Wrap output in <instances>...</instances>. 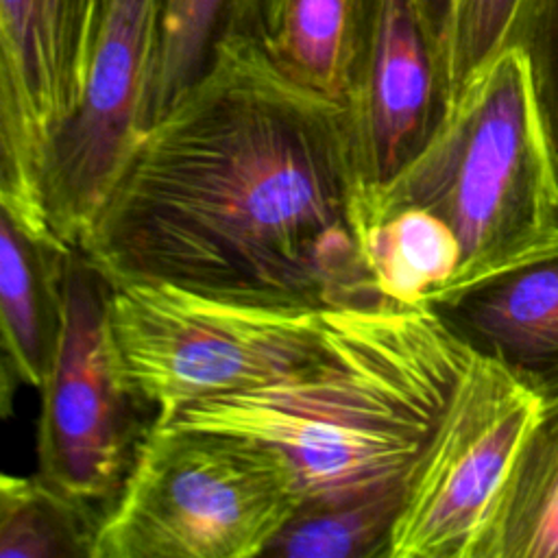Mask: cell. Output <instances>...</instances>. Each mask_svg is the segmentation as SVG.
<instances>
[{
	"mask_svg": "<svg viewBox=\"0 0 558 558\" xmlns=\"http://www.w3.org/2000/svg\"><path fill=\"white\" fill-rule=\"evenodd\" d=\"M347 107L231 35L140 137L76 246L111 283L340 310L384 301L355 231Z\"/></svg>",
	"mask_w": 558,
	"mask_h": 558,
	"instance_id": "obj_1",
	"label": "cell"
},
{
	"mask_svg": "<svg viewBox=\"0 0 558 558\" xmlns=\"http://www.w3.org/2000/svg\"><path fill=\"white\" fill-rule=\"evenodd\" d=\"M471 355L432 305L329 310L327 347L314 362L163 423L270 445L294 469L303 501L355 499L410 480Z\"/></svg>",
	"mask_w": 558,
	"mask_h": 558,
	"instance_id": "obj_2",
	"label": "cell"
},
{
	"mask_svg": "<svg viewBox=\"0 0 558 558\" xmlns=\"http://www.w3.org/2000/svg\"><path fill=\"white\" fill-rule=\"evenodd\" d=\"M357 203L416 205L451 227L462 259L440 303L558 238V177L523 52L504 50L453 100L429 144L388 183L360 185Z\"/></svg>",
	"mask_w": 558,
	"mask_h": 558,
	"instance_id": "obj_3",
	"label": "cell"
},
{
	"mask_svg": "<svg viewBox=\"0 0 558 558\" xmlns=\"http://www.w3.org/2000/svg\"><path fill=\"white\" fill-rule=\"evenodd\" d=\"M301 504L294 469L270 445L157 418L94 558H257Z\"/></svg>",
	"mask_w": 558,
	"mask_h": 558,
	"instance_id": "obj_4",
	"label": "cell"
},
{
	"mask_svg": "<svg viewBox=\"0 0 558 558\" xmlns=\"http://www.w3.org/2000/svg\"><path fill=\"white\" fill-rule=\"evenodd\" d=\"M111 320L159 421L281 381L314 362L329 336V310L242 303L170 283L111 286Z\"/></svg>",
	"mask_w": 558,
	"mask_h": 558,
	"instance_id": "obj_5",
	"label": "cell"
},
{
	"mask_svg": "<svg viewBox=\"0 0 558 558\" xmlns=\"http://www.w3.org/2000/svg\"><path fill=\"white\" fill-rule=\"evenodd\" d=\"M41 390L37 473L98 508L118 499L157 410L135 386L111 320V283L72 248L57 353Z\"/></svg>",
	"mask_w": 558,
	"mask_h": 558,
	"instance_id": "obj_6",
	"label": "cell"
},
{
	"mask_svg": "<svg viewBox=\"0 0 558 558\" xmlns=\"http://www.w3.org/2000/svg\"><path fill=\"white\" fill-rule=\"evenodd\" d=\"M543 403L501 362L473 351L410 473L390 558H471Z\"/></svg>",
	"mask_w": 558,
	"mask_h": 558,
	"instance_id": "obj_7",
	"label": "cell"
},
{
	"mask_svg": "<svg viewBox=\"0 0 558 558\" xmlns=\"http://www.w3.org/2000/svg\"><path fill=\"white\" fill-rule=\"evenodd\" d=\"M107 2L0 0V211L41 242L61 244L44 172L81 105Z\"/></svg>",
	"mask_w": 558,
	"mask_h": 558,
	"instance_id": "obj_8",
	"label": "cell"
},
{
	"mask_svg": "<svg viewBox=\"0 0 558 558\" xmlns=\"http://www.w3.org/2000/svg\"><path fill=\"white\" fill-rule=\"evenodd\" d=\"M161 0H109L81 105L54 140L44 196L52 233L74 248L150 126Z\"/></svg>",
	"mask_w": 558,
	"mask_h": 558,
	"instance_id": "obj_9",
	"label": "cell"
},
{
	"mask_svg": "<svg viewBox=\"0 0 558 558\" xmlns=\"http://www.w3.org/2000/svg\"><path fill=\"white\" fill-rule=\"evenodd\" d=\"M344 107L364 187L388 183L440 129L451 109L449 70L414 0H375L368 48Z\"/></svg>",
	"mask_w": 558,
	"mask_h": 558,
	"instance_id": "obj_10",
	"label": "cell"
},
{
	"mask_svg": "<svg viewBox=\"0 0 558 558\" xmlns=\"http://www.w3.org/2000/svg\"><path fill=\"white\" fill-rule=\"evenodd\" d=\"M436 310L475 353L543 399L558 395V238Z\"/></svg>",
	"mask_w": 558,
	"mask_h": 558,
	"instance_id": "obj_11",
	"label": "cell"
},
{
	"mask_svg": "<svg viewBox=\"0 0 558 558\" xmlns=\"http://www.w3.org/2000/svg\"><path fill=\"white\" fill-rule=\"evenodd\" d=\"M68 246L41 242L0 211L2 373L41 388L63 318Z\"/></svg>",
	"mask_w": 558,
	"mask_h": 558,
	"instance_id": "obj_12",
	"label": "cell"
},
{
	"mask_svg": "<svg viewBox=\"0 0 558 558\" xmlns=\"http://www.w3.org/2000/svg\"><path fill=\"white\" fill-rule=\"evenodd\" d=\"M355 231L379 296L397 305H432L451 288L460 242L451 227L416 205L366 207L355 196Z\"/></svg>",
	"mask_w": 558,
	"mask_h": 558,
	"instance_id": "obj_13",
	"label": "cell"
},
{
	"mask_svg": "<svg viewBox=\"0 0 558 558\" xmlns=\"http://www.w3.org/2000/svg\"><path fill=\"white\" fill-rule=\"evenodd\" d=\"M471 558H558V395L521 442Z\"/></svg>",
	"mask_w": 558,
	"mask_h": 558,
	"instance_id": "obj_14",
	"label": "cell"
},
{
	"mask_svg": "<svg viewBox=\"0 0 558 558\" xmlns=\"http://www.w3.org/2000/svg\"><path fill=\"white\" fill-rule=\"evenodd\" d=\"M373 15L375 0H286L262 41L286 76L344 105L368 48Z\"/></svg>",
	"mask_w": 558,
	"mask_h": 558,
	"instance_id": "obj_15",
	"label": "cell"
},
{
	"mask_svg": "<svg viewBox=\"0 0 558 558\" xmlns=\"http://www.w3.org/2000/svg\"><path fill=\"white\" fill-rule=\"evenodd\" d=\"M231 35L264 39L259 0H161L150 124L203 76Z\"/></svg>",
	"mask_w": 558,
	"mask_h": 558,
	"instance_id": "obj_16",
	"label": "cell"
},
{
	"mask_svg": "<svg viewBox=\"0 0 558 558\" xmlns=\"http://www.w3.org/2000/svg\"><path fill=\"white\" fill-rule=\"evenodd\" d=\"M102 517L39 473L0 477L2 558H94Z\"/></svg>",
	"mask_w": 558,
	"mask_h": 558,
	"instance_id": "obj_17",
	"label": "cell"
},
{
	"mask_svg": "<svg viewBox=\"0 0 558 558\" xmlns=\"http://www.w3.org/2000/svg\"><path fill=\"white\" fill-rule=\"evenodd\" d=\"M408 482L344 501H303L264 549L281 558H390Z\"/></svg>",
	"mask_w": 558,
	"mask_h": 558,
	"instance_id": "obj_18",
	"label": "cell"
},
{
	"mask_svg": "<svg viewBox=\"0 0 558 558\" xmlns=\"http://www.w3.org/2000/svg\"><path fill=\"white\" fill-rule=\"evenodd\" d=\"M530 0H453L449 31L451 105L504 50L512 48Z\"/></svg>",
	"mask_w": 558,
	"mask_h": 558,
	"instance_id": "obj_19",
	"label": "cell"
},
{
	"mask_svg": "<svg viewBox=\"0 0 558 558\" xmlns=\"http://www.w3.org/2000/svg\"><path fill=\"white\" fill-rule=\"evenodd\" d=\"M512 46L525 57L532 98L558 177V0H530Z\"/></svg>",
	"mask_w": 558,
	"mask_h": 558,
	"instance_id": "obj_20",
	"label": "cell"
},
{
	"mask_svg": "<svg viewBox=\"0 0 558 558\" xmlns=\"http://www.w3.org/2000/svg\"><path fill=\"white\" fill-rule=\"evenodd\" d=\"M414 2H416V9H418L429 35L434 37V41L438 44V48L447 61L453 0H414ZM447 70H449V63H447Z\"/></svg>",
	"mask_w": 558,
	"mask_h": 558,
	"instance_id": "obj_21",
	"label": "cell"
},
{
	"mask_svg": "<svg viewBox=\"0 0 558 558\" xmlns=\"http://www.w3.org/2000/svg\"><path fill=\"white\" fill-rule=\"evenodd\" d=\"M262 2V17H264V37L275 28L286 7V0H259Z\"/></svg>",
	"mask_w": 558,
	"mask_h": 558,
	"instance_id": "obj_22",
	"label": "cell"
}]
</instances>
